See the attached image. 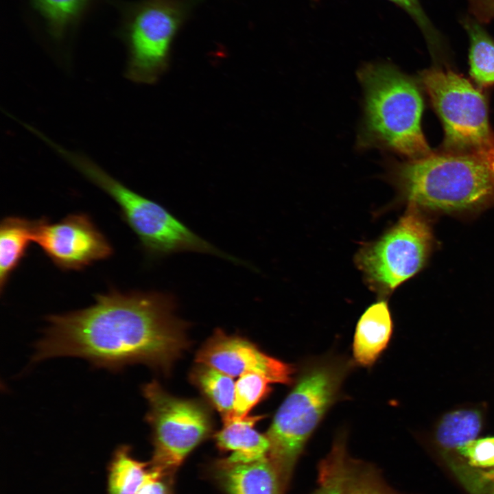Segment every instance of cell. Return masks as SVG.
I'll list each match as a JSON object with an SVG mask.
<instances>
[{
    "instance_id": "6da1fadb",
    "label": "cell",
    "mask_w": 494,
    "mask_h": 494,
    "mask_svg": "<svg viewBox=\"0 0 494 494\" xmlns=\"http://www.w3.org/2000/svg\"><path fill=\"white\" fill-rule=\"evenodd\" d=\"M175 307L168 293L98 294L87 308L47 318L33 361L76 357L108 370L142 363L168 370L188 346L187 325Z\"/></svg>"
},
{
    "instance_id": "7a4b0ae2",
    "label": "cell",
    "mask_w": 494,
    "mask_h": 494,
    "mask_svg": "<svg viewBox=\"0 0 494 494\" xmlns=\"http://www.w3.org/2000/svg\"><path fill=\"white\" fill-rule=\"evenodd\" d=\"M357 78L364 93L357 148H377L410 160L432 154L421 129L423 102L415 82L388 62L364 64Z\"/></svg>"
},
{
    "instance_id": "3957f363",
    "label": "cell",
    "mask_w": 494,
    "mask_h": 494,
    "mask_svg": "<svg viewBox=\"0 0 494 494\" xmlns=\"http://www.w3.org/2000/svg\"><path fill=\"white\" fill-rule=\"evenodd\" d=\"M354 364L353 360L328 355L307 361L298 372L266 434L268 458L286 488L308 440L338 399Z\"/></svg>"
},
{
    "instance_id": "277c9868",
    "label": "cell",
    "mask_w": 494,
    "mask_h": 494,
    "mask_svg": "<svg viewBox=\"0 0 494 494\" xmlns=\"http://www.w3.org/2000/svg\"><path fill=\"white\" fill-rule=\"evenodd\" d=\"M386 178L414 207L443 211L494 197V153L431 154L406 162L387 158Z\"/></svg>"
},
{
    "instance_id": "5b68a950",
    "label": "cell",
    "mask_w": 494,
    "mask_h": 494,
    "mask_svg": "<svg viewBox=\"0 0 494 494\" xmlns=\"http://www.w3.org/2000/svg\"><path fill=\"white\" fill-rule=\"evenodd\" d=\"M54 150L117 202L123 218L150 257L157 258L181 252H196L241 263L195 233L160 204L124 185L87 156L60 145H56Z\"/></svg>"
},
{
    "instance_id": "8992f818",
    "label": "cell",
    "mask_w": 494,
    "mask_h": 494,
    "mask_svg": "<svg viewBox=\"0 0 494 494\" xmlns=\"http://www.w3.org/2000/svg\"><path fill=\"white\" fill-rule=\"evenodd\" d=\"M420 80L442 121L448 152L494 153L485 98L469 80L439 67L423 71Z\"/></svg>"
},
{
    "instance_id": "52a82bcc",
    "label": "cell",
    "mask_w": 494,
    "mask_h": 494,
    "mask_svg": "<svg viewBox=\"0 0 494 494\" xmlns=\"http://www.w3.org/2000/svg\"><path fill=\"white\" fill-rule=\"evenodd\" d=\"M142 391L149 405L145 419L152 430L151 467L170 475L211 434V416L201 402L172 396L155 380Z\"/></svg>"
},
{
    "instance_id": "ba28073f",
    "label": "cell",
    "mask_w": 494,
    "mask_h": 494,
    "mask_svg": "<svg viewBox=\"0 0 494 494\" xmlns=\"http://www.w3.org/2000/svg\"><path fill=\"white\" fill-rule=\"evenodd\" d=\"M379 238L362 246L355 263L369 287L388 295L422 268L432 235L422 216L412 206Z\"/></svg>"
},
{
    "instance_id": "9c48e42d",
    "label": "cell",
    "mask_w": 494,
    "mask_h": 494,
    "mask_svg": "<svg viewBox=\"0 0 494 494\" xmlns=\"http://www.w3.org/2000/svg\"><path fill=\"white\" fill-rule=\"evenodd\" d=\"M191 5L187 0H143L128 10L124 26L128 79L142 84L158 79Z\"/></svg>"
},
{
    "instance_id": "30bf717a",
    "label": "cell",
    "mask_w": 494,
    "mask_h": 494,
    "mask_svg": "<svg viewBox=\"0 0 494 494\" xmlns=\"http://www.w3.org/2000/svg\"><path fill=\"white\" fill-rule=\"evenodd\" d=\"M34 242L65 270H81L113 252L108 239L84 213L71 214L56 223L45 217L38 219Z\"/></svg>"
},
{
    "instance_id": "8fae6325",
    "label": "cell",
    "mask_w": 494,
    "mask_h": 494,
    "mask_svg": "<svg viewBox=\"0 0 494 494\" xmlns=\"http://www.w3.org/2000/svg\"><path fill=\"white\" fill-rule=\"evenodd\" d=\"M196 362L214 368L231 377L253 373L272 383L292 384L295 367L261 351L251 342L228 336L220 329L207 340L196 355Z\"/></svg>"
},
{
    "instance_id": "7c38bea8",
    "label": "cell",
    "mask_w": 494,
    "mask_h": 494,
    "mask_svg": "<svg viewBox=\"0 0 494 494\" xmlns=\"http://www.w3.org/2000/svg\"><path fill=\"white\" fill-rule=\"evenodd\" d=\"M215 477L226 494H285L279 473L268 457L248 463L217 462Z\"/></svg>"
},
{
    "instance_id": "4fadbf2b",
    "label": "cell",
    "mask_w": 494,
    "mask_h": 494,
    "mask_svg": "<svg viewBox=\"0 0 494 494\" xmlns=\"http://www.w3.org/2000/svg\"><path fill=\"white\" fill-rule=\"evenodd\" d=\"M393 323L387 301L379 300L370 305L359 318L353 341L355 364L370 367L387 347Z\"/></svg>"
},
{
    "instance_id": "5bb4252c",
    "label": "cell",
    "mask_w": 494,
    "mask_h": 494,
    "mask_svg": "<svg viewBox=\"0 0 494 494\" xmlns=\"http://www.w3.org/2000/svg\"><path fill=\"white\" fill-rule=\"evenodd\" d=\"M262 416L238 417L230 415L223 419L222 428L215 435L222 451H232L223 460L228 463H248L268 457L269 442L265 435L255 429Z\"/></svg>"
},
{
    "instance_id": "9a60e30c",
    "label": "cell",
    "mask_w": 494,
    "mask_h": 494,
    "mask_svg": "<svg viewBox=\"0 0 494 494\" xmlns=\"http://www.w3.org/2000/svg\"><path fill=\"white\" fill-rule=\"evenodd\" d=\"M38 220L8 216L0 226V291L5 288L12 272L17 268L34 236Z\"/></svg>"
},
{
    "instance_id": "2e32d148",
    "label": "cell",
    "mask_w": 494,
    "mask_h": 494,
    "mask_svg": "<svg viewBox=\"0 0 494 494\" xmlns=\"http://www.w3.org/2000/svg\"><path fill=\"white\" fill-rule=\"evenodd\" d=\"M461 24L469 38L471 76L481 86L494 84V38L473 17H463Z\"/></svg>"
},
{
    "instance_id": "e0dca14e",
    "label": "cell",
    "mask_w": 494,
    "mask_h": 494,
    "mask_svg": "<svg viewBox=\"0 0 494 494\" xmlns=\"http://www.w3.org/2000/svg\"><path fill=\"white\" fill-rule=\"evenodd\" d=\"M191 379L222 419L233 412L235 385L232 377L209 366L198 364L191 374Z\"/></svg>"
},
{
    "instance_id": "ac0fdd59",
    "label": "cell",
    "mask_w": 494,
    "mask_h": 494,
    "mask_svg": "<svg viewBox=\"0 0 494 494\" xmlns=\"http://www.w3.org/2000/svg\"><path fill=\"white\" fill-rule=\"evenodd\" d=\"M481 427L482 417L478 411H454L441 419L436 432V440L443 450H456L475 439Z\"/></svg>"
},
{
    "instance_id": "d6986e66",
    "label": "cell",
    "mask_w": 494,
    "mask_h": 494,
    "mask_svg": "<svg viewBox=\"0 0 494 494\" xmlns=\"http://www.w3.org/2000/svg\"><path fill=\"white\" fill-rule=\"evenodd\" d=\"M148 464L135 459L128 446H120L109 466L108 494H137L148 471Z\"/></svg>"
},
{
    "instance_id": "ffe728a7",
    "label": "cell",
    "mask_w": 494,
    "mask_h": 494,
    "mask_svg": "<svg viewBox=\"0 0 494 494\" xmlns=\"http://www.w3.org/2000/svg\"><path fill=\"white\" fill-rule=\"evenodd\" d=\"M349 456L346 433L336 434L329 454L318 466V486L311 494H344V479Z\"/></svg>"
},
{
    "instance_id": "44dd1931",
    "label": "cell",
    "mask_w": 494,
    "mask_h": 494,
    "mask_svg": "<svg viewBox=\"0 0 494 494\" xmlns=\"http://www.w3.org/2000/svg\"><path fill=\"white\" fill-rule=\"evenodd\" d=\"M51 34L60 38L82 16L91 0H32Z\"/></svg>"
},
{
    "instance_id": "7402d4cb",
    "label": "cell",
    "mask_w": 494,
    "mask_h": 494,
    "mask_svg": "<svg viewBox=\"0 0 494 494\" xmlns=\"http://www.w3.org/2000/svg\"><path fill=\"white\" fill-rule=\"evenodd\" d=\"M344 494H397L385 482L379 471L372 464L349 458Z\"/></svg>"
},
{
    "instance_id": "603a6c76",
    "label": "cell",
    "mask_w": 494,
    "mask_h": 494,
    "mask_svg": "<svg viewBox=\"0 0 494 494\" xmlns=\"http://www.w3.org/2000/svg\"><path fill=\"white\" fill-rule=\"evenodd\" d=\"M270 379L263 375L249 373L239 376L235 385L233 412L231 415L244 417L270 392ZM227 417V416H226Z\"/></svg>"
},
{
    "instance_id": "cb8c5ba5",
    "label": "cell",
    "mask_w": 494,
    "mask_h": 494,
    "mask_svg": "<svg viewBox=\"0 0 494 494\" xmlns=\"http://www.w3.org/2000/svg\"><path fill=\"white\" fill-rule=\"evenodd\" d=\"M456 451L460 456L459 462L469 468L481 471L494 469V436L475 438Z\"/></svg>"
},
{
    "instance_id": "d4e9b609",
    "label": "cell",
    "mask_w": 494,
    "mask_h": 494,
    "mask_svg": "<svg viewBox=\"0 0 494 494\" xmlns=\"http://www.w3.org/2000/svg\"><path fill=\"white\" fill-rule=\"evenodd\" d=\"M449 466L470 494H494V469H473L457 461Z\"/></svg>"
},
{
    "instance_id": "484cf974",
    "label": "cell",
    "mask_w": 494,
    "mask_h": 494,
    "mask_svg": "<svg viewBox=\"0 0 494 494\" xmlns=\"http://www.w3.org/2000/svg\"><path fill=\"white\" fill-rule=\"evenodd\" d=\"M407 12L423 34L429 47L434 51L440 47L441 38L425 14L419 0H388Z\"/></svg>"
},
{
    "instance_id": "4316f807",
    "label": "cell",
    "mask_w": 494,
    "mask_h": 494,
    "mask_svg": "<svg viewBox=\"0 0 494 494\" xmlns=\"http://www.w3.org/2000/svg\"><path fill=\"white\" fill-rule=\"evenodd\" d=\"M165 476L160 471L151 467L148 470L137 494H169L167 486L163 481Z\"/></svg>"
},
{
    "instance_id": "83f0119b",
    "label": "cell",
    "mask_w": 494,
    "mask_h": 494,
    "mask_svg": "<svg viewBox=\"0 0 494 494\" xmlns=\"http://www.w3.org/2000/svg\"><path fill=\"white\" fill-rule=\"evenodd\" d=\"M469 12L481 24L494 20V0H466Z\"/></svg>"
}]
</instances>
